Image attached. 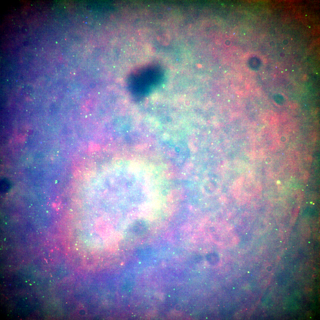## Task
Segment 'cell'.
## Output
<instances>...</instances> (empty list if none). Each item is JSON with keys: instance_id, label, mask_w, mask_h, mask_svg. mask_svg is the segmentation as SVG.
<instances>
[{"instance_id": "1", "label": "cell", "mask_w": 320, "mask_h": 320, "mask_svg": "<svg viewBox=\"0 0 320 320\" xmlns=\"http://www.w3.org/2000/svg\"><path fill=\"white\" fill-rule=\"evenodd\" d=\"M11 184L10 182L6 178L1 179L0 181V192L4 193L8 192L10 189Z\"/></svg>"}]
</instances>
